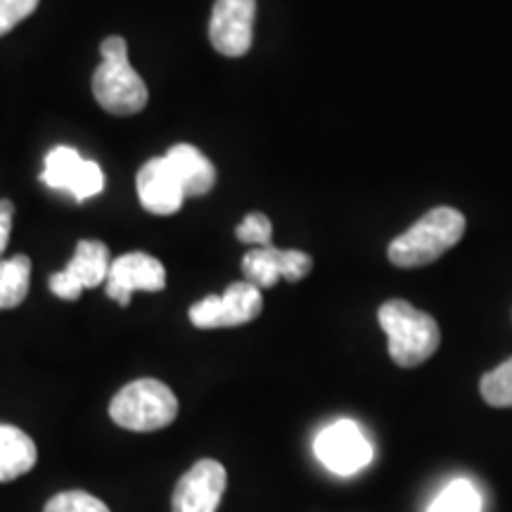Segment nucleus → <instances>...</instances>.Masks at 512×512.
<instances>
[{
	"mask_svg": "<svg viewBox=\"0 0 512 512\" xmlns=\"http://www.w3.org/2000/svg\"><path fill=\"white\" fill-rule=\"evenodd\" d=\"M31 283L29 256L15 254L0 261V311L15 309L27 299Z\"/></svg>",
	"mask_w": 512,
	"mask_h": 512,
	"instance_id": "16",
	"label": "nucleus"
},
{
	"mask_svg": "<svg viewBox=\"0 0 512 512\" xmlns=\"http://www.w3.org/2000/svg\"><path fill=\"white\" fill-rule=\"evenodd\" d=\"M264 309V297L259 287L247 280L233 283L223 294H211L190 306V323L200 330L216 328H238V325L252 323Z\"/></svg>",
	"mask_w": 512,
	"mask_h": 512,
	"instance_id": "5",
	"label": "nucleus"
},
{
	"mask_svg": "<svg viewBox=\"0 0 512 512\" xmlns=\"http://www.w3.org/2000/svg\"><path fill=\"white\" fill-rule=\"evenodd\" d=\"M43 512H110V508L86 491H60L50 498Z\"/></svg>",
	"mask_w": 512,
	"mask_h": 512,
	"instance_id": "19",
	"label": "nucleus"
},
{
	"mask_svg": "<svg viewBox=\"0 0 512 512\" xmlns=\"http://www.w3.org/2000/svg\"><path fill=\"white\" fill-rule=\"evenodd\" d=\"M112 259L110 247L100 240H81L74 249L72 261L60 273L50 275L48 285L55 297L64 302H76L86 287H98L107 283V273H110Z\"/></svg>",
	"mask_w": 512,
	"mask_h": 512,
	"instance_id": "8",
	"label": "nucleus"
},
{
	"mask_svg": "<svg viewBox=\"0 0 512 512\" xmlns=\"http://www.w3.org/2000/svg\"><path fill=\"white\" fill-rule=\"evenodd\" d=\"M38 451L34 439L15 425H0V482H12L31 472Z\"/></svg>",
	"mask_w": 512,
	"mask_h": 512,
	"instance_id": "15",
	"label": "nucleus"
},
{
	"mask_svg": "<svg viewBox=\"0 0 512 512\" xmlns=\"http://www.w3.org/2000/svg\"><path fill=\"white\" fill-rule=\"evenodd\" d=\"M482 510V496L475 484L467 479H456L434 498L427 512H479Z\"/></svg>",
	"mask_w": 512,
	"mask_h": 512,
	"instance_id": "17",
	"label": "nucleus"
},
{
	"mask_svg": "<svg viewBox=\"0 0 512 512\" xmlns=\"http://www.w3.org/2000/svg\"><path fill=\"white\" fill-rule=\"evenodd\" d=\"M313 268V259L299 249H278L273 245L254 247L252 252L242 259V273L247 283H252L259 290H268L278 283L280 278L297 283L306 278Z\"/></svg>",
	"mask_w": 512,
	"mask_h": 512,
	"instance_id": "12",
	"label": "nucleus"
},
{
	"mask_svg": "<svg viewBox=\"0 0 512 512\" xmlns=\"http://www.w3.org/2000/svg\"><path fill=\"white\" fill-rule=\"evenodd\" d=\"M316 458L335 475H354L373 463V444L354 420H337L313 441Z\"/></svg>",
	"mask_w": 512,
	"mask_h": 512,
	"instance_id": "7",
	"label": "nucleus"
},
{
	"mask_svg": "<svg viewBox=\"0 0 512 512\" xmlns=\"http://www.w3.org/2000/svg\"><path fill=\"white\" fill-rule=\"evenodd\" d=\"M41 0H0V36L10 34L19 22L31 17Z\"/></svg>",
	"mask_w": 512,
	"mask_h": 512,
	"instance_id": "21",
	"label": "nucleus"
},
{
	"mask_svg": "<svg viewBox=\"0 0 512 512\" xmlns=\"http://www.w3.org/2000/svg\"><path fill=\"white\" fill-rule=\"evenodd\" d=\"M41 181L53 190L69 192L76 202H86L105 190V174L93 159H83L79 150L57 145L46 155Z\"/></svg>",
	"mask_w": 512,
	"mask_h": 512,
	"instance_id": "6",
	"label": "nucleus"
},
{
	"mask_svg": "<svg viewBox=\"0 0 512 512\" xmlns=\"http://www.w3.org/2000/svg\"><path fill=\"white\" fill-rule=\"evenodd\" d=\"M12 216H15V204L10 200H0V261H3L5 249H8L12 233Z\"/></svg>",
	"mask_w": 512,
	"mask_h": 512,
	"instance_id": "22",
	"label": "nucleus"
},
{
	"mask_svg": "<svg viewBox=\"0 0 512 512\" xmlns=\"http://www.w3.org/2000/svg\"><path fill=\"white\" fill-rule=\"evenodd\" d=\"M226 467L219 460L204 458L178 479L171 510L174 512H216L226 491Z\"/></svg>",
	"mask_w": 512,
	"mask_h": 512,
	"instance_id": "11",
	"label": "nucleus"
},
{
	"mask_svg": "<svg viewBox=\"0 0 512 512\" xmlns=\"http://www.w3.org/2000/svg\"><path fill=\"white\" fill-rule=\"evenodd\" d=\"M256 0H216L209 19L211 46L219 55L242 57L254 38Z\"/></svg>",
	"mask_w": 512,
	"mask_h": 512,
	"instance_id": "9",
	"label": "nucleus"
},
{
	"mask_svg": "<svg viewBox=\"0 0 512 512\" xmlns=\"http://www.w3.org/2000/svg\"><path fill=\"white\" fill-rule=\"evenodd\" d=\"M110 415L124 430L157 432L176 420L178 399L164 382L143 377L119 389L110 403Z\"/></svg>",
	"mask_w": 512,
	"mask_h": 512,
	"instance_id": "4",
	"label": "nucleus"
},
{
	"mask_svg": "<svg viewBox=\"0 0 512 512\" xmlns=\"http://www.w3.org/2000/svg\"><path fill=\"white\" fill-rule=\"evenodd\" d=\"M102 62L93 74V95L105 112L128 117L138 114L150 100L145 81L131 67L128 46L121 36H110L100 46Z\"/></svg>",
	"mask_w": 512,
	"mask_h": 512,
	"instance_id": "2",
	"label": "nucleus"
},
{
	"mask_svg": "<svg viewBox=\"0 0 512 512\" xmlns=\"http://www.w3.org/2000/svg\"><path fill=\"white\" fill-rule=\"evenodd\" d=\"M181 181L185 197H200L214 188L216 169L204 152L190 143H178L164 155Z\"/></svg>",
	"mask_w": 512,
	"mask_h": 512,
	"instance_id": "14",
	"label": "nucleus"
},
{
	"mask_svg": "<svg viewBox=\"0 0 512 512\" xmlns=\"http://www.w3.org/2000/svg\"><path fill=\"white\" fill-rule=\"evenodd\" d=\"M235 235H238L240 242H247V245L268 247L273 238V226L266 214H261V211H252V214H247L240 226L235 228Z\"/></svg>",
	"mask_w": 512,
	"mask_h": 512,
	"instance_id": "20",
	"label": "nucleus"
},
{
	"mask_svg": "<svg viewBox=\"0 0 512 512\" xmlns=\"http://www.w3.org/2000/svg\"><path fill=\"white\" fill-rule=\"evenodd\" d=\"M479 392L489 406L512 408V358L482 377Z\"/></svg>",
	"mask_w": 512,
	"mask_h": 512,
	"instance_id": "18",
	"label": "nucleus"
},
{
	"mask_svg": "<svg viewBox=\"0 0 512 512\" xmlns=\"http://www.w3.org/2000/svg\"><path fill=\"white\" fill-rule=\"evenodd\" d=\"M463 233L465 216L453 207H437L392 240L387 249L389 261L401 268L427 266L456 247Z\"/></svg>",
	"mask_w": 512,
	"mask_h": 512,
	"instance_id": "3",
	"label": "nucleus"
},
{
	"mask_svg": "<svg viewBox=\"0 0 512 512\" xmlns=\"http://www.w3.org/2000/svg\"><path fill=\"white\" fill-rule=\"evenodd\" d=\"M164 287L166 268L152 254L128 252L112 259L107 273V297L117 304L128 306L136 292H162Z\"/></svg>",
	"mask_w": 512,
	"mask_h": 512,
	"instance_id": "10",
	"label": "nucleus"
},
{
	"mask_svg": "<svg viewBox=\"0 0 512 512\" xmlns=\"http://www.w3.org/2000/svg\"><path fill=\"white\" fill-rule=\"evenodd\" d=\"M377 318H380L384 335H387L389 356L396 366H422L427 358L437 354L441 332L437 320L430 313L415 309L413 304L403 302V299H392V302L380 306Z\"/></svg>",
	"mask_w": 512,
	"mask_h": 512,
	"instance_id": "1",
	"label": "nucleus"
},
{
	"mask_svg": "<svg viewBox=\"0 0 512 512\" xmlns=\"http://www.w3.org/2000/svg\"><path fill=\"white\" fill-rule=\"evenodd\" d=\"M136 188L140 204L150 214L171 216L183 207L185 190L166 157H152L140 166Z\"/></svg>",
	"mask_w": 512,
	"mask_h": 512,
	"instance_id": "13",
	"label": "nucleus"
}]
</instances>
